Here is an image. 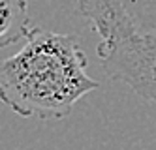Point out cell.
<instances>
[{"label": "cell", "instance_id": "3957f363", "mask_svg": "<svg viewBox=\"0 0 156 150\" xmlns=\"http://www.w3.org/2000/svg\"><path fill=\"white\" fill-rule=\"evenodd\" d=\"M30 28L27 0H0V47L25 40Z\"/></svg>", "mask_w": 156, "mask_h": 150}, {"label": "cell", "instance_id": "6da1fadb", "mask_svg": "<svg viewBox=\"0 0 156 150\" xmlns=\"http://www.w3.org/2000/svg\"><path fill=\"white\" fill-rule=\"evenodd\" d=\"M73 34L30 28L25 45L0 62V101L23 118L58 120L100 86Z\"/></svg>", "mask_w": 156, "mask_h": 150}, {"label": "cell", "instance_id": "7a4b0ae2", "mask_svg": "<svg viewBox=\"0 0 156 150\" xmlns=\"http://www.w3.org/2000/svg\"><path fill=\"white\" fill-rule=\"evenodd\" d=\"M100 36L96 54L107 77L156 105V38L141 34L120 0H77Z\"/></svg>", "mask_w": 156, "mask_h": 150}]
</instances>
